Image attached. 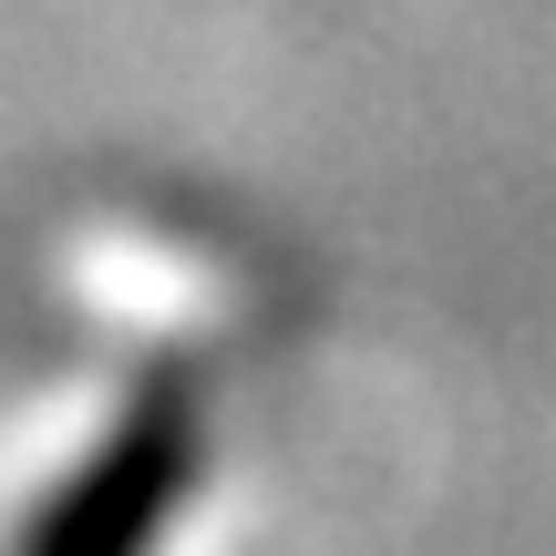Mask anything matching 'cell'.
<instances>
[{
  "mask_svg": "<svg viewBox=\"0 0 556 556\" xmlns=\"http://www.w3.org/2000/svg\"><path fill=\"white\" fill-rule=\"evenodd\" d=\"M206 484V422L186 392H144L83 464H62L11 526V556H155Z\"/></svg>",
  "mask_w": 556,
  "mask_h": 556,
  "instance_id": "6da1fadb",
  "label": "cell"
}]
</instances>
